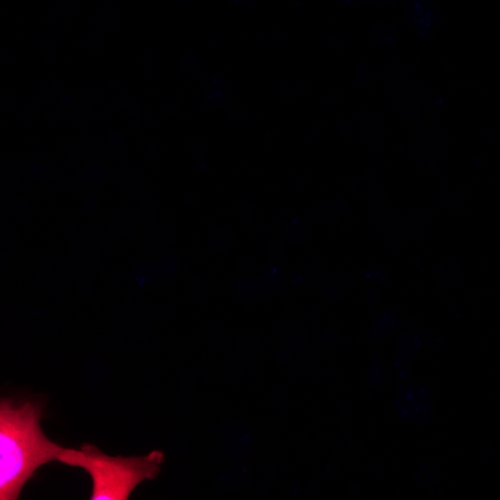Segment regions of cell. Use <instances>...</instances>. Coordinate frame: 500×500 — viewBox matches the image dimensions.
Masks as SVG:
<instances>
[{"label":"cell","mask_w":500,"mask_h":500,"mask_svg":"<svg viewBox=\"0 0 500 500\" xmlns=\"http://www.w3.org/2000/svg\"><path fill=\"white\" fill-rule=\"evenodd\" d=\"M38 403L0 399V500L19 498L35 472L63 448L44 434Z\"/></svg>","instance_id":"1"},{"label":"cell","mask_w":500,"mask_h":500,"mask_svg":"<svg viewBox=\"0 0 500 500\" xmlns=\"http://www.w3.org/2000/svg\"><path fill=\"white\" fill-rule=\"evenodd\" d=\"M57 461L90 475L93 485L91 499L125 500L136 487L158 473L164 454L153 451L146 457H111L86 444L80 449L63 448Z\"/></svg>","instance_id":"2"},{"label":"cell","mask_w":500,"mask_h":500,"mask_svg":"<svg viewBox=\"0 0 500 500\" xmlns=\"http://www.w3.org/2000/svg\"><path fill=\"white\" fill-rule=\"evenodd\" d=\"M395 412L403 420L429 421L433 404L428 391L421 385H404L394 403Z\"/></svg>","instance_id":"3"},{"label":"cell","mask_w":500,"mask_h":500,"mask_svg":"<svg viewBox=\"0 0 500 500\" xmlns=\"http://www.w3.org/2000/svg\"><path fill=\"white\" fill-rule=\"evenodd\" d=\"M408 12L415 25L421 29L433 26L438 18L430 0H411Z\"/></svg>","instance_id":"4"},{"label":"cell","mask_w":500,"mask_h":500,"mask_svg":"<svg viewBox=\"0 0 500 500\" xmlns=\"http://www.w3.org/2000/svg\"><path fill=\"white\" fill-rule=\"evenodd\" d=\"M421 348V340L416 335H405L399 340L397 356L400 359H410L420 351Z\"/></svg>","instance_id":"5"},{"label":"cell","mask_w":500,"mask_h":500,"mask_svg":"<svg viewBox=\"0 0 500 500\" xmlns=\"http://www.w3.org/2000/svg\"><path fill=\"white\" fill-rule=\"evenodd\" d=\"M398 326L397 316L392 312H384L378 317L377 322L373 327V334L375 337L382 338L394 331Z\"/></svg>","instance_id":"6"},{"label":"cell","mask_w":500,"mask_h":500,"mask_svg":"<svg viewBox=\"0 0 500 500\" xmlns=\"http://www.w3.org/2000/svg\"><path fill=\"white\" fill-rule=\"evenodd\" d=\"M286 232L292 241L297 243L305 241L309 236L307 225L297 220H291L286 222Z\"/></svg>","instance_id":"7"},{"label":"cell","mask_w":500,"mask_h":500,"mask_svg":"<svg viewBox=\"0 0 500 500\" xmlns=\"http://www.w3.org/2000/svg\"><path fill=\"white\" fill-rule=\"evenodd\" d=\"M234 242L233 236L230 232L222 230H216L212 238L214 248L220 253L230 250L233 246Z\"/></svg>","instance_id":"8"},{"label":"cell","mask_w":500,"mask_h":500,"mask_svg":"<svg viewBox=\"0 0 500 500\" xmlns=\"http://www.w3.org/2000/svg\"><path fill=\"white\" fill-rule=\"evenodd\" d=\"M439 275L440 280L444 281L445 284L456 280L459 275H461L460 267L458 264L454 263L453 262H446L443 264L440 270Z\"/></svg>","instance_id":"9"},{"label":"cell","mask_w":500,"mask_h":500,"mask_svg":"<svg viewBox=\"0 0 500 500\" xmlns=\"http://www.w3.org/2000/svg\"><path fill=\"white\" fill-rule=\"evenodd\" d=\"M267 249L270 259L279 260L284 254V243L278 238H272L268 241Z\"/></svg>","instance_id":"10"},{"label":"cell","mask_w":500,"mask_h":500,"mask_svg":"<svg viewBox=\"0 0 500 500\" xmlns=\"http://www.w3.org/2000/svg\"><path fill=\"white\" fill-rule=\"evenodd\" d=\"M382 227L384 230L393 231L399 223V218L393 213H384L379 221Z\"/></svg>","instance_id":"11"},{"label":"cell","mask_w":500,"mask_h":500,"mask_svg":"<svg viewBox=\"0 0 500 500\" xmlns=\"http://www.w3.org/2000/svg\"><path fill=\"white\" fill-rule=\"evenodd\" d=\"M279 281V272L277 269H270L265 274L262 284L266 287H271L278 285Z\"/></svg>","instance_id":"12"},{"label":"cell","mask_w":500,"mask_h":500,"mask_svg":"<svg viewBox=\"0 0 500 500\" xmlns=\"http://www.w3.org/2000/svg\"><path fill=\"white\" fill-rule=\"evenodd\" d=\"M345 206L343 201H333L328 206V214L332 218H338L344 212Z\"/></svg>","instance_id":"13"},{"label":"cell","mask_w":500,"mask_h":500,"mask_svg":"<svg viewBox=\"0 0 500 500\" xmlns=\"http://www.w3.org/2000/svg\"><path fill=\"white\" fill-rule=\"evenodd\" d=\"M369 380L373 384L380 383L383 381V375L378 367H374L369 376Z\"/></svg>","instance_id":"14"},{"label":"cell","mask_w":500,"mask_h":500,"mask_svg":"<svg viewBox=\"0 0 500 500\" xmlns=\"http://www.w3.org/2000/svg\"><path fill=\"white\" fill-rule=\"evenodd\" d=\"M368 277L372 281L380 282L383 281L384 278V275L383 270L380 268H373L368 272Z\"/></svg>","instance_id":"15"},{"label":"cell","mask_w":500,"mask_h":500,"mask_svg":"<svg viewBox=\"0 0 500 500\" xmlns=\"http://www.w3.org/2000/svg\"><path fill=\"white\" fill-rule=\"evenodd\" d=\"M399 367L398 368V371L402 374L404 372V374H407L408 372H410V362L407 361V359H400V362H399Z\"/></svg>","instance_id":"16"},{"label":"cell","mask_w":500,"mask_h":500,"mask_svg":"<svg viewBox=\"0 0 500 500\" xmlns=\"http://www.w3.org/2000/svg\"><path fill=\"white\" fill-rule=\"evenodd\" d=\"M259 2V0H233V3L235 4L240 5V6H252L256 4Z\"/></svg>","instance_id":"17"},{"label":"cell","mask_w":500,"mask_h":500,"mask_svg":"<svg viewBox=\"0 0 500 500\" xmlns=\"http://www.w3.org/2000/svg\"><path fill=\"white\" fill-rule=\"evenodd\" d=\"M348 3L353 2V0H346ZM365 2H375V0H365ZM389 2H397V0H389Z\"/></svg>","instance_id":"18"}]
</instances>
